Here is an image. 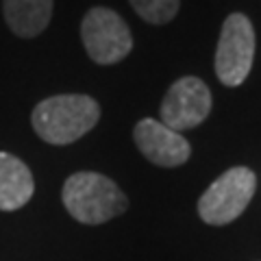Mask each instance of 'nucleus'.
<instances>
[{"label":"nucleus","instance_id":"obj_1","mask_svg":"<svg viewBox=\"0 0 261 261\" xmlns=\"http://www.w3.org/2000/svg\"><path fill=\"white\" fill-rule=\"evenodd\" d=\"M100 120V107L92 96L61 94L42 100L33 109V128L44 142L65 146L81 140Z\"/></svg>","mask_w":261,"mask_h":261},{"label":"nucleus","instance_id":"obj_2","mask_svg":"<svg viewBox=\"0 0 261 261\" xmlns=\"http://www.w3.org/2000/svg\"><path fill=\"white\" fill-rule=\"evenodd\" d=\"M61 198L68 214L83 224H102L124 214L128 207L126 194L109 176L98 172H74L68 176Z\"/></svg>","mask_w":261,"mask_h":261},{"label":"nucleus","instance_id":"obj_3","mask_svg":"<svg viewBox=\"0 0 261 261\" xmlns=\"http://www.w3.org/2000/svg\"><path fill=\"white\" fill-rule=\"evenodd\" d=\"M257 176L250 168H231L211 183L198 200V214L207 224L224 226L238 220L255 196Z\"/></svg>","mask_w":261,"mask_h":261},{"label":"nucleus","instance_id":"obj_4","mask_svg":"<svg viewBox=\"0 0 261 261\" xmlns=\"http://www.w3.org/2000/svg\"><path fill=\"white\" fill-rule=\"evenodd\" d=\"M255 59V29L244 13H231L222 24L216 50V74L226 87L248 79Z\"/></svg>","mask_w":261,"mask_h":261},{"label":"nucleus","instance_id":"obj_5","mask_svg":"<svg viewBox=\"0 0 261 261\" xmlns=\"http://www.w3.org/2000/svg\"><path fill=\"white\" fill-rule=\"evenodd\" d=\"M81 37L89 59L111 65L122 61L133 48V37L126 22L107 7H94L81 22Z\"/></svg>","mask_w":261,"mask_h":261},{"label":"nucleus","instance_id":"obj_6","mask_svg":"<svg viewBox=\"0 0 261 261\" xmlns=\"http://www.w3.org/2000/svg\"><path fill=\"white\" fill-rule=\"evenodd\" d=\"M211 92L205 81L196 76H183L174 81L163 96L161 122L176 133L198 126L211 111Z\"/></svg>","mask_w":261,"mask_h":261},{"label":"nucleus","instance_id":"obj_7","mask_svg":"<svg viewBox=\"0 0 261 261\" xmlns=\"http://www.w3.org/2000/svg\"><path fill=\"white\" fill-rule=\"evenodd\" d=\"M137 148L148 161L161 168H176L190 159L192 146L181 133L166 126L161 120L144 118L133 130Z\"/></svg>","mask_w":261,"mask_h":261},{"label":"nucleus","instance_id":"obj_8","mask_svg":"<svg viewBox=\"0 0 261 261\" xmlns=\"http://www.w3.org/2000/svg\"><path fill=\"white\" fill-rule=\"evenodd\" d=\"M35 192L29 166L11 152H0V211L24 207Z\"/></svg>","mask_w":261,"mask_h":261},{"label":"nucleus","instance_id":"obj_9","mask_svg":"<svg viewBox=\"0 0 261 261\" xmlns=\"http://www.w3.org/2000/svg\"><path fill=\"white\" fill-rule=\"evenodd\" d=\"M55 0H3V13L18 37H35L44 33L53 18Z\"/></svg>","mask_w":261,"mask_h":261},{"label":"nucleus","instance_id":"obj_10","mask_svg":"<svg viewBox=\"0 0 261 261\" xmlns=\"http://www.w3.org/2000/svg\"><path fill=\"white\" fill-rule=\"evenodd\" d=\"M140 18L150 24H168L178 13L181 0H128Z\"/></svg>","mask_w":261,"mask_h":261}]
</instances>
